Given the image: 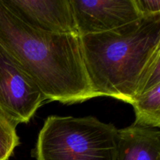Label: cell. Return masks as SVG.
<instances>
[{
	"instance_id": "cell-1",
	"label": "cell",
	"mask_w": 160,
	"mask_h": 160,
	"mask_svg": "<svg viewBox=\"0 0 160 160\" xmlns=\"http://www.w3.org/2000/svg\"><path fill=\"white\" fill-rule=\"evenodd\" d=\"M0 45L17 59L47 100L73 104L95 97L80 36L31 28L0 0Z\"/></svg>"
},
{
	"instance_id": "cell-2",
	"label": "cell",
	"mask_w": 160,
	"mask_h": 160,
	"mask_svg": "<svg viewBox=\"0 0 160 160\" xmlns=\"http://www.w3.org/2000/svg\"><path fill=\"white\" fill-rule=\"evenodd\" d=\"M88 77L95 97L131 104L144 70L160 51V14L107 32L81 37Z\"/></svg>"
},
{
	"instance_id": "cell-3",
	"label": "cell",
	"mask_w": 160,
	"mask_h": 160,
	"mask_svg": "<svg viewBox=\"0 0 160 160\" xmlns=\"http://www.w3.org/2000/svg\"><path fill=\"white\" fill-rule=\"evenodd\" d=\"M118 129L95 117L50 116L39 132L37 160H117Z\"/></svg>"
},
{
	"instance_id": "cell-4",
	"label": "cell",
	"mask_w": 160,
	"mask_h": 160,
	"mask_svg": "<svg viewBox=\"0 0 160 160\" xmlns=\"http://www.w3.org/2000/svg\"><path fill=\"white\" fill-rule=\"evenodd\" d=\"M45 100L34 80L0 45V110L17 125L28 123Z\"/></svg>"
},
{
	"instance_id": "cell-5",
	"label": "cell",
	"mask_w": 160,
	"mask_h": 160,
	"mask_svg": "<svg viewBox=\"0 0 160 160\" xmlns=\"http://www.w3.org/2000/svg\"><path fill=\"white\" fill-rule=\"evenodd\" d=\"M80 37L112 31L142 17L134 0H70Z\"/></svg>"
},
{
	"instance_id": "cell-6",
	"label": "cell",
	"mask_w": 160,
	"mask_h": 160,
	"mask_svg": "<svg viewBox=\"0 0 160 160\" xmlns=\"http://www.w3.org/2000/svg\"><path fill=\"white\" fill-rule=\"evenodd\" d=\"M27 25L45 32L78 35L70 0H1Z\"/></svg>"
},
{
	"instance_id": "cell-7",
	"label": "cell",
	"mask_w": 160,
	"mask_h": 160,
	"mask_svg": "<svg viewBox=\"0 0 160 160\" xmlns=\"http://www.w3.org/2000/svg\"><path fill=\"white\" fill-rule=\"evenodd\" d=\"M117 160H160V131L158 128L133 124L118 130Z\"/></svg>"
},
{
	"instance_id": "cell-8",
	"label": "cell",
	"mask_w": 160,
	"mask_h": 160,
	"mask_svg": "<svg viewBox=\"0 0 160 160\" xmlns=\"http://www.w3.org/2000/svg\"><path fill=\"white\" fill-rule=\"evenodd\" d=\"M131 105L135 112L134 124L145 128L160 127V84L136 96Z\"/></svg>"
},
{
	"instance_id": "cell-9",
	"label": "cell",
	"mask_w": 160,
	"mask_h": 160,
	"mask_svg": "<svg viewBox=\"0 0 160 160\" xmlns=\"http://www.w3.org/2000/svg\"><path fill=\"white\" fill-rule=\"evenodd\" d=\"M17 124L0 110V160H9L19 145Z\"/></svg>"
},
{
	"instance_id": "cell-10",
	"label": "cell",
	"mask_w": 160,
	"mask_h": 160,
	"mask_svg": "<svg viewBox=\"0 0 160 160\" xmlns=\"http://www.w3.org/2000/svg\"><path fill=\"white\" fill-rule=\"evenodd\" d=\"M134 3L142 17L160 14V0H134Z\"/></svg>"
}]
</instances>
